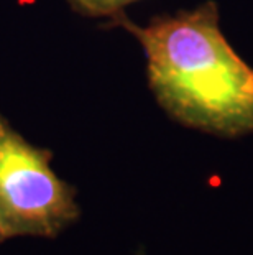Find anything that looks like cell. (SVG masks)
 Instances as JSON below:
<instances>
[{
    "label": "cell",
    "mask_w": 253,
    "mask_h": 255,
    "mask_svg": "<svg viewBox=\"0 0 253 255\" xmlns=\"http://www.w3.org/2000/svg\"><path fill=\"white\" fill-rule=\"evenodd\" d=\"M110 25L140 41L148 86L173 121L222 138L253 133V68L220 30L217 3L158 15L147 26L120 12Z\"/></svg>",
    "instance_id": "obj_1"
},
{
    "label": "cell",
    "mask_w": 253,
    "mask_h": 255,
    "mask_svg": "<svg viewBox=\"0 0 253 255\" xmlns=\"http://www.w3.org/2000/svg\"><path fill=\"white\" fill-rule=\"evenodd\" d=\"M53 151L30 143L0 114V226L5 239H55L81 218L76 188L51 168Z\"/></svg>",
    "instance_id": "obj_2"
},
{
    "label": "cell",
    "mask_w": 253,
    "mask_h": 255,
    "mask_svg": "<svg viewBox=\"0 0 253 255\" xmlns=\"http://www.w3.org/2000/svg\"><path fill=\"white\" fill-rule=\"evenodd\" d=\"M73 12L83 17L99 18V17H114L123 12V8L138 0H66Z\"/></svg>",
    "instance_id": "obj_3"
},
{
    "label": "cell",
    "mask_w": 253,
    "mask_h": 255,
    "mask_svg": "<svg viewBox=\"0 0 253 255\" xmlns=\"http://www.w3.org/2000/svg\"><path fill=\"white\" fill-rule=\"evenodd\" d=\"M3 241H7V239H5V236H3V231H2V226H0V244H2Z\"/></svg>",
    "instance_id": "obj_4"
}]
</instances>
